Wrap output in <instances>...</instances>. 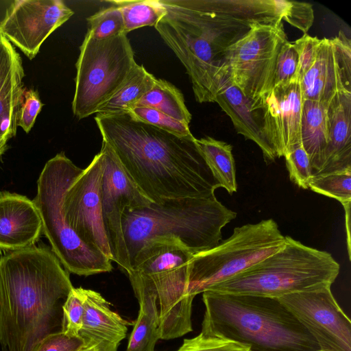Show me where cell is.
Wrapping results in <instances>:
<instances>
[{"label":"cell","mask_w":351,"mask_h":351,"mask_svg":"<svg viewBox=\"0 0 351 351\" xmlns=\"http://www.w3.org/2000/svg\"><path fill=\"white\" fill-rule=\"evenodd\" d=\"M154 26L186 69L195 98L214 102L227 49L258 24L282 22L275 0H160Z\"/></svg>","instance_id":"obj_1"},{"label":"cell","mask_w":351,"mask_h":351,"mask_svg":"<svg viewBox=\"0 0 351 351\" xmlns=\"http://www.w3.org/2000/svg\"><path fill=\"white\" fill-rule=\"evenodd\" d=\"M95 120L123 171L152 202L215 196L220 185L193 134L176 136L128 112L96 114Z\"/></svg>","instance_id":"obj_2"},{"label":"cell","mask_w":351,"mask_h":351,"mask_svg":"<svg viewBox=\"0 0 351 351\" xmlns=\"http://www.w3.org/2000/svg\"><path fill=\"white\" fill-rule=\"evenodd\" d=\"M73 288L68 272L47 247L32 245L0 257V346L35 351L62 330V306Z\"/></svg>","instance_id":"obj_3"},{"label":"cell","mask_w":351,"mask_h":351,"mask_svg":"<svg viewBox=\"0 0 351 351\" xmlns=\"http://www.w3.org/2000/svg\"><path fill=\"white\" fill-rule=\"evenodd\" d=\"M204 335L248 346L251 351H315L312 336L277 299L258 295L202 293Z\"/></svg>","instance_id":"obj_4"},{"label":"cell","mask_w":351,"mask_h":351,"mask_svg":"<svg viewBox=\"0 0 351 351\" xmlns=\"http://www.w3.org/2000/svg\"><path fill=\"white\" fill-rule=\"evenodd\" d=\"M236 217L215 196L167 199L125 209L122 228L130 265L145 245L158 239L178 240L193 254L210 250L220 243L222 228Z\"/></svg>","instance_id":"obj_5"},{"label":"cell","mask_w":351,"mask_h":351,"mask_svg":"<svg viewBox=\"0 0 351 351\" xmlns=\"http://www.w3.org/2000/svg\"><path fill=\"white\" fill-rule=\"evenodd\" d=\"M285 239V245L277 252L208 291L279 298L331 286L340 271L332 255L291 237Z\"/></svg>","instance_id":"obj_6"},{"label":"cell","mask_w":351,"mask_h":351,"mask_svg":"<svg viewBox=\"0 0 351 351\" xmlns=\"http://www.w3.org/2000/svg\"><path fill=\"white\" fill-rule=\"evenodd\" d=\"M194 254L180 241L155 240L145 245L131 262L130 281L143 283L157 295L160 339L180 337L193 330L189 292V264Z\"/></svg>","instance_id":"obj_7"},{"label":"cell","mask_w":351,"mask_h":351,"mask_svg":"<svg viewBox=\"0 0 351 351\" xmlns=\"http://www.w3.org/2000/svg\"><path fill=\"white\" fill-rule=\"evenodd\" d=\"M82 169L62 152L45 165L33 200L40 213L43 232L51 250L69 273L88 276L110 272L112 261L85 244L66 223L62 206L64 193Z\"/></svg>","instance_id":"obj_8"},{"label":"cell","mask_w":351,"mask_h":351,"mask_svg":"<svg viewBox=\"0 0 351 351\" xmlns=\"http://www.w3.org/2000/svg\"><path fill=\"white\" fill-rule=\"evenodd\" d=\"M286 242L272 219L234 228L215 247L193 256L189 264V292L195 297L253 267Z\"/></svg>","instance_id":"obj_9"},{"label":"cell","mask_w":351,"mask_h":351,"mask_svg":"<svg viewBox=\"0 0 351 351\" xmlns=\"http://www.w3.org/2000/svg\"><path fill=\"white\" fill-rule=\"evenodd\" d=\"M137 63L127 34L96 40L87 31L75 64L73 114H95L119 90Z\"/></svg>","instance_id":"obj_10"},{"label":"cell","mask_w":351,"mask_h":351,"mask_svg":"<svg viewBox=\"0 0 351 351\" xmlns=\"http://www.w3.org/2000/svg\"><path fill=\"white\" fill-rule=\"evenodd\" d=\"M287 41L282 22L255 25L227 49L217 83L226 77L256 103L274 86L277 57Z\"/></svg>","instance_id":"obj_11"},{"label":"cell","mask_w":351,"mask_h":351,"mask_svg":"<svg viewBox=\"0 0 351 351\" xmlns=\"http://www.w3.org/2000/svg\"><path fill=\"white\" fill-rule=\"evenodd\" d=\"M104 171L101 184V213L112 262L126 274L131 269L125 242L122 217L125 209L147 206L150 201L123 171L109 145L102 141Z\"/></svg>","instance_id":"obj_12"},{"label":"cell","mask_w":351,"mask_h":351,"mask_svg":"<svg viewBox=\"0 0 351 351\" xmlns=\"http://www.w3.org/2000/svg\"><path fill=\"white\" fill-rule=\"evenodd\" d=\"M103 171L100 151L66 191L62 210L66 223L78 237L112 261L101 213Z\"/></svg>","instance_id":"obj_13"},{"label":"cell","mask_w":351,"mask_h":351,"mask_svg":"<svg viewBox=\"0 0 351 351\" xmlns=\"http://www.w3.org/2000/svg\"><path fill=\"white\" fill-rule=\"evenodd\" d=\"M331 286L277 298L323 351H351V322L333 296Z\"/></svg>","instance_id":"obj_14"},{"label":"cell","mask_w":351,"mask_h":351,"mask_svg":"<svg viewBox=\"0 0 351 351\" xmlns=\"http://www.w3.org/2000/svg\"><path fill=\"white\" fill-rule=\"evenodd\" d=\"M73 14L61 0H14L0 34L32 60L45 40Z\"/></svg>","instance_id":"obj_15"},{"label":"cell","mask_w":351,"mask_h":351,"mask_svg":"<svg viewBox=\"0 0 351 351\" xmlns=\"http://www.w3.org/2000/svg\"><path fill=\"white\" fill-rule=\"evenodd\" d=\"M304 100L326 106L337 95L351 93V43L341 31L321 39L315 61L300 80Z\"/></svg>","instance_id":"obj_16"},{"label":"cell","mask_w":351,"mask_h":351,"mask_svg":"<svg viewBox=\"0 0 351 351\" xmlns=\"http://www.w3.org/2000/svg\"><path fill=\"white\" fill-rule=\"evenodd\" d=\"M304 99L300 80L274 86L258 101L265 138L276 158L284 157L301 143V117Z\"/></svg>","instance_id":"obj_17"},{"label":"cell","mask_w":351,"mask_h":351,"mask_svg":"<svg viewBox=\"0 0 351 351\" xmlns=\"http://www.w3.org/2000/svg\"><path fill=\"white\" fill-rule=\"evenodd\" d=\"M42 232V219L33 200L0 191V250L12 252L34 245Z\"/></svg>","instance_id":"obj_18"},{"label":"cell","mask_w":351,"mask_h":351,"mask_svg":"<svg viewBox=\"0 0 351 351\" xmlns=\"http://www.w3.org/2000/svg\"><path fill=\"white\" fill-rule=\"evenodd\" d=\"M214 102L230 118L238 134L252 141L261 149L267 165L276 160L263 132L261 109L226 77H220Z\"/></svg>","instance_id":"obj_19"},{"label":"cell","mask_w":351,"mask_h":351,"mask_svg":"<svg viewBox=\"0 0 351 351\" xmlns=\"http://www.w3.org/2000/svg\"><path fill=\"white\" fill-rule=\"evenodd\" d=\"M84 313L79 333L97 351H117L131 323L111 310L110 303L98 292L85 289Z\"/></svg>","instance_id":"obj_20"},{"label":"cell","mask_w":351,"mask_h":351,"mask_svg":"<svg viewBox=\"0 0 351 351\" xmlns=\"http://www.w3.org/2000/svg\"><path fill=\"white\" fill-rule=\"evenodd\" d=\"M23 62L14 47L0 34V138L9 140L17 130V114L25 88Z\"/></svg>","instance_id":"obj_21"},{"label":"cell","mask_w":351,"mask_h":351,"mask_svg":"<svg viewBox=\"0 0 351 351\" xmlns=\"http://www.w3.org/2000/svg\"><path fill=\"white\" fill-rule=\"evenodd\" d=\"M328 144L315 175L351 170V93L336 95L327 106Z\"/></svg>","instance_id":"obj_22"},{"label":"cell","mask_w":351,"mask_h":351,"mask_svg":"<svg viewBox=\"0 0 351 351\" xmlns=\"http://www.w3.org/2000/svg\"><path fill=\"white\" fill-rule=\"evenodd\" d=\"M139 304L137 318L130 334L127 351H154L159 338V308L157 295L149 287L130 281Z\"/></svg>","instance_id":"obj_23"},{"label":"cell","mask_w":351,"mask_h":351,"mask_svg":"<svg viewBox=\"0 0 351 351\" xmlns=\"http://www.w3.org/2000/svg\"><path fill=\"white\" fill-rule=\"evenodd\" d=\"M300 134L315 175L322 167L328 144L327 106L315 101L304 100Z\"/></svg>","instance_id":"obj_24"},{"label":"cell","mask_w":351,"mask_h":351,"mask_svg":"<svg viewBox=\"0 0 351 351\" xmlns=\"http://www.w3.org/2000/svg\"><path fill=\"white\" fill-rule=\"evenodd\" d=\"M156 80L143 65L136 64L119 90L99 108L95 114L128 112L152 89Z\"/></svg>","instance_id":"obj_25"},{"label":"cell","mask_w":351,"mask_h":351,"mask_svg":"<svg viewBox=\"0 0 351 351\" xmlns=\"http://www.w3.org/2000/svg\"><path fill=\"white\" fill-rule=\"evenodd\" d=\"M196 142L220 187L232 195L237 191L235 165L230 144L206 136Z\"/></svg>","instance_id":"obj_26"},{"label":"cell","mask_w":351,"mask_h":351,"mask_svg":"<svg viewBox=\"0 0 351 351\" xmlns=\"http://www.w3.org/2000/svg\"><path fill=\"white\" fill-rule=\"evenodd\" d=\"M136 106L157 110L188 125L192 118L185 105L182 92L173 84L162 79L156 80L152 89L143 97Z\"/></svg>","instance_id":"obj_27"},{"label":"cell","mask_w":351,"mask_h":351,"mask_svg":"<svg viewBox=\"0 0 351 351\" xmlns=\"http://www.w3.org/2000/svg\"><path fill=\"white\" fill-rule=\"evenodd\" d=\"M106 2L120 9L125 34L143 27L155 26L167 12L160 0H111Z\"/></svg>","instance_id":"obj_28"},{"label":"cell","mask_w":351,"mask_h":351,"mask_svg":"<svg viewBox=\"0 0 351 351\" xmlns=\"http://www.w3.org/2000/svg\"><path fill=\"white\" fill-rule=\"evenodd\" d=\"M308 189L334 198L342 206L351 203V170L313 175Z\"/></svg>","instance_id":"obj_29"},{"label":"cell","mask_w":351,"mask_h":351,"mask_svg":"<svg viewBox=\"0 0 351 351\" xmlns=\"http://www.w3.org/2000/svg\"><path fill=\"white\" fill-rule=\"evenodd\" d=\"M87 21L88 32L96 40H106L125 34L124 21L121 10L113 5L100 9L88 16Z\"/></svg>","instance_id":"obj_30"},{"label":"cell","mask_w":351,"mask_h":351,"mask_svg":"<svg viewBox=\"0 0 351 351\" xmlns=\"http://www.w3.org/2000/svg\"><path fill=\"white\" fill-rule=\"evenodd\" d=\"M133 119L179 136L192 135L189 125L179 121L157 110L136 106L128 112Z\"/></svg>","instance_id":"obj_31"},{"label":"cell","mask_w":351,"mask_h":351,"mask_svg":"<svg viewBox=\"0 0 351 351\" xmlns=\"http://www.w3.org/2000/svg\"><path fill=\"white\" fill-rule=\"evenodd\" d=\"M85 289L75 288L69 293L62 306V332L71 336H79L84 313Z\"/></svg>","instance_id":"obj_32"},{"label":"cell","mask_w":351,"mask_h":351,"mask_svg":"<svg viewBox=\"0 0 351 351\" xmlns=\"http://www.w3.org/2000/svg\"><path fill=\"white\" fill-rule=\"evenodd\" d=\"M282 21L301 30L304 34L311 28L314 21L313 6L308 3L275 0Z\"/></svg>","instance_id":"obj_33"},{"label":"cell","mask_w":351,"mask_h":351,"mask_svg":"<svg viewBox=\"0 0 351 351\" xmlns=\"http://www.w3.org/2000/svg\"><path fill=\"white\" fill-rule=\"evenodd\" d=\"M284 157L290 180L298 187L308 189L313 170L302 143L295 145Z\"/></svg>","instance_id":"obj_34"},{"label":"cell","mask_w":351,"mask_h":351,"mask_svg":"<svg viewBox=\"0 0 351 351\" xmlns=\"http://www.w3.org/2000/svg\"><path fill=\"white\" fill-rule=\"evenodd\" d=\"M176 351H251L245 344L199 333L197 336L184 340Z\"/></svg>","instance_id":"obj_35"},{"label":"cell","mask_w":351,"mask_h":351,"mask_svg":"<svg viewBox=\"0 0 351 351\" xmlns=\"http://www.w3.org/2000/svg\"><path fill=\"white\" fill-rule=\"evenodd\" d=\"M296 80H300L298 55L293 43L287 41L282 45L277 57L274 86L286 84Z\"/></svg>","instance_id":"obj_36"},{"label":"cell","mask_w":351,"mask_h":351,"mask_svg":"<svg viewBox=\"0 0 351 351\" xmlns=\"http://www.w3.org/2000/svg\"><path fill=\"white\" fill-rule=\"evenodd\" d=\"M43 105L36 90L25 88L17 114V126L29 133Z\"/></svg>","instance_id":"obj_37"},{"label":"cell","mask_w":351,"mask_h":351,"mask_svg":"<svg viewBox=\"0 0 351 351\" xmlns=\"http://www.w3.org/2000/svg\"><path fill=\"white\" fill-rule=\"evenodd\" d=\"M321 39L304 34L293 42L298 55V76L300 80L314 64L318 52Z\"/></svg>","instance_id":"obj_38"},{"label":"cell","mask_w":351,"mask_h":351,"mask_svg":"<svg viewBox=\"0 0 351 351\" xmlns=\"http://www.w3.org/2000/svg\"><path fill=\"white\" fill-rule=\"evenodd\" d=\"M88 345L80 337L69 336L62 331L47 336L35 351H80Z\"/></svg>","instance_id":"obj_39"},{"label":"cell","mask_w":351,"mask_h":351,"mask_svg":"<svg viewBox=\"0 0 351 351\" xmlns=\"http://www.w3.org/2000/svg\"><path fill=\"white\" fill-rule=\"evenodd\" d=\"M14 0L0 1V32L1 27L11 10Z\"/></svg>","instance_id":"obj_40"},{"label":"cell","mask_w":351,"mask_h":351,"mask_svg":"<svg viewBox=\"0 0 351 351\" xmlns=\"http://www.w3.org/2000/svg\"><path fill=\"white\" fill-rule=\"evenodd\" d=\"M345 210V217H346V228L347 231V239H348V254L350 257V204L343 206Z\"/></svg>","instance_id":"obj_41"},{"label":"cell","mask_w":351,"mask_h":351,"mask_svg":"<svg viewBox=\"0 0 351 351\" xmlns=\"http://www.w3.org/2000/svg\"><path fill=\"white\" fill-rule=\"evenodd\" d=\"M8 140L5 138H0V160L8 147Z\"/></svg>","instance_id":"obj_42"},{"label":"cell","mask_w":351,"mask_h":351,"mask_svg":"<svg viewBox=\"0 0 351 351\" xmlns=\"http://www.w3.org/2000/svg\"><path fill=\"white\" fill-rule=\"evenodd\" d=\"M96 349L95 346H88L86 348H83L82 350L80 351H92L93 350Z\"/></svg>","instance_id":"obj_43"},{"label":"cell","mask_w":351,"mask_h":351,"mask_svg":"<svg viewBox=\"0 0 351 351\" xmlns=\"http://www.w3.org/2000/svg\"><path fill=\"white\" fill-rule=\"evenodd\" d=\"M315 351H323V350L319 349V350H315Z\"/></svg>","instance_id":"obj_44"},{"label":"cell","mask_w":351,"mask_h":351,"mask_svg":"<svg viewBox=\"0 0 351 351\" xmlns=\"http://www.w3.org/2000/svg\"><path fill=\"white\" fill-rule=\"evenodd\" d=\"M92 351H97V350H96V349H95V350H92Z\"/></svg>","instance_id":"obj_45"}]
</instances>
